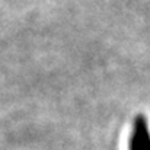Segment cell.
Returning <instances> with one entry per match:
<instances>
[{"instance_id":"cell-1","label":"cell","mask_w":150,"mask_h":150,"mask_svg":"<svg viewBox=\"0 0 150 150\" xmlns=\"http://www.w3.org/2000/svg\"><path fill=\"white\" fill-rule=\"evenodd\" d=\"M130 150H150V127L147 118L136 115L130 136Z\"/></svg>"}]
</instances>
